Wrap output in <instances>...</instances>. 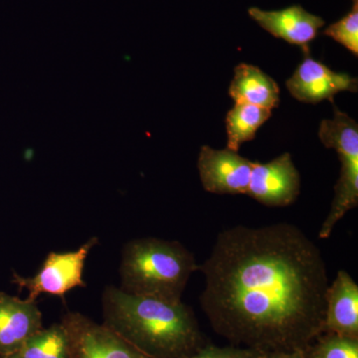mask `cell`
Instances as JSON below:
<instances>
[{
	"instance_id": "cell-1",
	"label": "cell",
	"mask_w": 358,
	"mask_h": 358,
	"mask_svg": "<svg viewBox=\"0 0 358 358\" xmlns=\"http://www.w3.org/2000/svg\"><path fill=\"white\" fill-rule=\"evenodd\" d=\"M199 271L200 306L216 334L256 352H307L324 334L327 266L291 223L219 233Z\"/></svg>"
},
{
	"instance_id": "cell-2",
	"label": "cell",
	"mask_w": 358,
	"mask_h": 358,
	"mask_svg": "<svg viewBox=\"0 0 358 358\" xmlns=\"http://www.w3.org/2000/svg\"><path fill=\"white\" fill-rule=\"evenodd\" d=\"M103 308V324L152 358H183L205 345L194 313L182 301L108 287Z\"/></svg>"
},
{
	"instance_id": "cell-3",
	"label": "cell",
	"mask_w": 358,
	"mask_h": 358,
	"mask_svg": "<svg viewBox=\"0 0 358 358\" xmlns=\"http://www.w3.org/2000/svg\"><path fill=\"white\" fill-rule=\"evenodd\" d=\"M122 291L162 300L181 301L193 273L199 271L194 254L178 241L141 238L122 250Z\"/></svg>"
},
{
	"instance_id": "cell-4",
	"label": "cell",
	"mask_w": 358,
	"mask_h": 358,
	"mask_svg": "<svg viewBox=\"0 0 358 358\" xmlns=\"http://www.w3.org/2000/svg\"><path fill=\"white\" fill-rule=\"evenodd\" d=\"M96 243L98 238L94 237L75 251L51 252L34 277L25 278L14 273L13 282L20 289H27L30 301L36 300L42 294L63 296L71 289L85 287V262Z\"/></svg>"
},
{
	"instance_id": "cell-5",
	"label": "cell",
	"mask_w": 358,
	"mask_h": 358,
	"mask_svg": "<svg viewBox=\"0 0 358 358\" xmlns=\"http://www.w3.org/2000/svg\"><path fill=\"white\" fill-rule=\"evenodd\" d=\"M61 322L67 331L70 358H152L81 313H67Z\"/></svg>"
},
{
	"instance_id": "cell-6",
	"label": "cell",
	"mask_w": 358,
	"mask_h": 358,
	"mask_svg": "<svg viewBox=\"0 0 358 358\" xmlns=\"http://www.w3.org/2000/svg\"><path fill=\"white\" fill-rule=\"evenodd\" d=\"M300 188L292 155L284 154L267 164L254 162L247 195L265 206L285 207L296 201Z\"/></svg>"
},
{
	"instance_id": "cell-7",
	"label": "cell",
	"mask_w": 358,
	"mask_h": 358,
	"mask_svg": "<svg viewBox=\"0 0 358 358\" xmlns=\"http://www.w3.org/2000/svg\"><path fill=\"white\" fill-rule=\"evenodd\" d=\"M200 180L207 192L247 194L254 162L228 150L201 148L199 157Z\"/></svg>"
},
{
	"instance_id": "cell-8",
	"label": "cell",
	"mask_w": 358,
	"mask_h": 358,
	"mask_svg": "<svg viewBox=\"0 0 358 358\" xmlns=\"http://www.w3.org/2000/svg\"><path fill=\"white\" fill-rule=\"evenodd\" d=\"M286 85L294 98L308 103L333 101L339 92H357L358 87L357 78L334 72L310 56H306Z\"/></svg>"
},
{
	"instance_id": "cell-9",
	"label": "cell",
	"mask_w": 358,
	"mask_h": 358,
	"mask_svg": "<svg viewBox=\"0 0 358 358\" xmlns=\"http://www.w3.org/2000/svg\"><path fill=\"white\" fill-rule=\"evenodd\" d=\"M250 17L275 38L307 49L317 38L324 20L308 13L301 6H293L282 10L266 11L257 7L249 8Z\"/></svg>"
},
{
	"instance_id": "cell-10",
	"label": "cell",
	"mask_w": 358,
	"mask_h": 358,
	"mask_svg": "<svg viewBox=\"0 0 358 358\" xmlns=\"http://www.w3.org/2000/svg\"><path fill=\"white\" fill-rule=\"evenodd\" d=\"M42 329V313L35 301L0 292V357L15 352Z\"/></svg>"
},
{
	"instance_id": "cell-11",
	"label": "cell",
	"mask_w": 358,
	"mask_h": 358,
	"mask_svg": "<svg viewBox=\"0 0 358 358\" xmlns=\"http://www.w3.org/2000/svg\"><path fill=\"white\" fill-rule=\"evenodd\" d=\"M324 334L358 338V285L346 271H338L327 288Z\"/></svg>"
},
{
	"instance_id": "cell-12",
	"label": "cell",
	"mask_w": 358,
	"mask_h": 358,
	"mask_svg": "<svg viewBox=\"0 0 358 358\" xmlns=\"http://www.w3.org/2000/svg\"><path fill=\"white\" fill-rule=\"evenodd\" d=\"M229 94L235 103H250L270 110L280 103V88L275 80L260 68L245 63L235 68Z\"/></svg>"
},
{
	"instance_id": "cell-13",
	"label": "cell",
	"mask_w": 358,
	"mask_h": 358,
	"mask_svg": "<svg viewBox=\"0 0 358 358\" xmlns=\"http://www.w3.org/2000/svg\"><path fill=\"white\" fill-rule=\"evenodd\" d=\"M341 171L334 187V197L331 210L322 224L320 239H327L346 214L358 205V157L338 155Z\"/></svg>"
},
{
	"instance_id": "cell-14",
	"label": "cell",
	"mask_w": 358,
	"mask_h": 358,
	"mask_svg": "<svg viewBox=\"0 0 358 358\" xmlns=\"http://www.w3.org/2000/svg\"><path fill=\"white\" fill-rule=\"evenodd\" d=\"M271 115L272 110L250 103H235L226 115L228 150L238 152L243 143L255 138L257 131Z\"/></svg>"
},
{
	"instance_id": "cell-15",
	"label": "cell",
	"mask_w": 358,
	"mask_h": 358,
	"mask_svg": "<svg viewBox=\"0 0 358 358\" xmlns=\"http://www.w3.org/2000/svg\"><path fill=\"white\" fill-rule=\"evenodd\" d=\"M2 358H70L69 341L62 322L42 327L15 352Z\"/></svg>"
},
{
	"instance_id": "cell-16",
	"label": "cell",
	"mask_w": 358,
	"mask_h": 358,
	"mask_svg": "<svg viewBox=\"0 0 358 358\" xmlns=\"http://www.w3.org/2000/svg\"><path fill=\"white\" fill-rule=\"evenodd\" d=\"M319 136L322 145L338 155L358 157L357 122L345 113L336 110L334 119L320 122Z\"/></svg>"
},
{
	"instance_id": "cell-17",
	"label": "cell",
	"mask_w": 358,
	"mask_h": 358,
	"mask_svg": "<svg viewBox=\"0 0 358 358\" xmlns=\"http://www.w3.org/2000/svg\"><path fill=\"white\" fill-rule=\"evenodd\" d=\"M307 358H358V338L322 334L306 352Z\"/></svg>"
},
{
	"instance_id": "cell-18",
	"label": "cell",
	"mask_w": 358,
	"mask_h": 358,
	"mask_svg": "<svg viewBox=\"0 0 358 358\" xmlns=\"http://www.w3.org/2000/svg\"><path fill=\"white\" fill-rule=\"evenodd\" d=\"M324 34L345 47L355 56L358 55V2H355L352 10L341 20L329 25Z\"/></svg>"
},
{
	"instance_id": "cell-19",
	"label": "cell",
	"mask_w": 358,
	"mask_h": 358,
	"mask_svg": "<svg viewBox=\"0 0 358 358\" xmlns=\"http://www.w3.org/2000/svg\"><path fill=\"white\" fill-rule=\"evenodd\" d=\"M261 352L239 346H219L204 345L192 355L183 358H257Z\"/></svg>"
},
{
	"instance_id": "cell-20",
	"label": "cell",
	"mask_w": 358,
	"mask_h": 358,
	"mask_svg": "<svg viewBox=\"0 0 358 358\" xmlns=\"http://www.w3.org/2000/svg\"><path fill=\"white\" fill-rule=\"evenodd\" d=\"M257 358H307L305 352H264L257 357Z\"/></svg>"
},
{
	"instance_id": "cell-21",
	"label": "cell",
	"mask_w": 358,
	"mask_h": 358,
	"mask_svg": "<svg viewBox=\"0 0 358 358\" xmlns=\"http://www.w3.org/2000/svg\"><path fill=\"white\" fill-rule=\"evenodd\" d=\"M353 1V3H355V2H358V0H352Z\"/></svg>"
}]
</instances>
